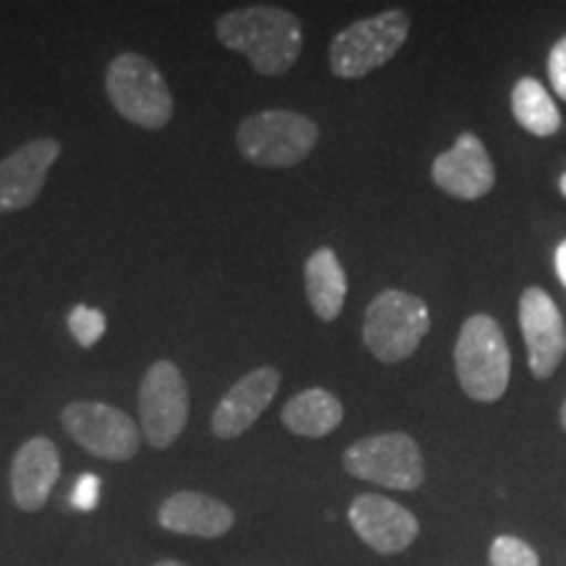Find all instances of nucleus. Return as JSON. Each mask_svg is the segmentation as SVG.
Returning <instances> with one entry per match:
<instances>
[{"label": "nucleus", "instance_id": "nucleus-6", "mask_svg": "<svg viewBox=\"0 0 566 566\" xmlns=\"http://www.w3.org/2000/svg\"><path fill=\"white\" fill-rule=\"evenodd\" d=\"M430 331L428 304L399 289H388L370 302L365 313L363 338L375 359L396 365L412 357Z\"/></svg>", "mask_w": 566, "mask_h": 566}, {"label": "nucleus", "instance_id": "nucleus-12", "mask_svg": "<svg viewBox=\"0 0 566 566\" xmlns=\"http://www.w3.org/2000/svg\"><path fill=\"white\" fill-rule=\"evenodd\" d=\"M59 158V139L40 137L0 160V212H19L34 205Z\"/></svg>", "mask_w": 566, "mask_h": 566}, {"label": "nucleus", "instance_id": "nucleus-21", "mask_svg": "<svg viewBox=\"0 0 566 566\" xmlns=\"http://www.w3.org/2000/svg\"><path fill=\"white\" fill-rule=\"evenodd\" d=\"M69 331L76 338V344L95 346L105 334V315L101 310H92L87 304L71 310L69 315Z\"/></svg>", "mask_w": 566, "mask_h": 566}, {"label": "nucleus", "instance_id": "nucleus-10", "mask_svg": "<svg viewBox=\"0 0 566 566\" xmlns=\"http://www.w3.org/2000/svg\"><path fill=\"white\" fill-rule=\"evenodd\" d=\"M349 525L365 546L384 556L401 554L420 535V522L409 509L375 493H363L352 501Z\"/></svg>", "mask_w": 566, "mask_h": 566}, {"label": "nucleus", "instance_id": "nucleus-2", "mask_svg": "<svg viewBox=\"0 0 566 566\" xmlns=\"http://www.w3.org/2000/svg\"><path fill=\"white\" fill-rule=\"evenodd\" d=\"M105 92L116 113L142 129H163L174 116L166 76L142 53H118L105 71Z\"/></svg>", "mask_w": 566, "mask_h": 566}, {"label": "nucleus", "instance_id": "nucleus-11", "mask_svg": "<svg viewBox=\"0 0 566 566\" xmlns=\"http://www.w3.org/2000/svg\"><path fill=\"white\" fill-rule=\"evenodd\" d=\"M520 325L527 342L530 370L535 378L546 380L556 373L566 354V323L548 292L527 289L520 300Z\"/></svg>", "mask_w": 566, "mask_h": 566}, {"label": "nucleus", "instance_id": "nucleus-1", "mask_svg": "<svg viewBox=\"0 0 566 566\" xmlns=\"http://www.w3.org/2000/svg\"><path fill=\"white\" fill-rule=\"evenodd\" d=\"M218 40L250 59L263 76H281L300 61L304 48L302 21L279 6H250L223 13L216 24Z\"/></svg>", "mask_w": 566, "mask_h": 566}, {"label": "nucleus", "instance_id": "nucleus-25", "mask_svg": "<svg viewBox=\"0 0 566 566\" xmlns=\"http://www.w3.org/2000/svg\"><path fill=\"white\" fill-rule=\"evenodd\" d=\"M153 566H189V564L176 562V558H160V562H155Z\"/></svg>", "mask_w": 566, "mask_h": 566}, {"label": "nucleus", "instance_id": "nucleus-16", "mask_svg": "<svg viewBox=\"0 0 566 566\" xmlns=\"http://www.w3.org/2000/svg\"><path fill=\"white\" fill-rule=\"evenodd\" d=\"M233 522H237V514L229 504L200 491H176L158 509V525L163 530L176 535L205 537V541L223 537L233 527Z\"/></svg>", "mask_w": 566, "mask_h": 566}, {"label": "nucleus", "instance_id": "nucleus-3", "mask_svg": "<svg viewBox=\"0 0 566 566\" xmlns=\"http://www.w3.org/2000/svg\"><path fill=\"white\" fill-rule=\"evenodd\" d=\"M457 378L462 391L475 401H499L509 388L512 354L504 331L488 315H472L462 325L454 349Z\"/></svg>", "mask_w": 566, "mask_h": 566}, {"label": "nucleus", "instance_id": "nucleus-13", "mask_svg": "<svg viewBox=\"0 0 566 566\" xmlns=\"http://www.w3.org/2000/svg\"><path fill=\"white\" fill-rule=\"evenodd\" d=\"M279 386L281 373L271 365L258 367V370L242 375V378L229 388V394L218 401L216 412H212V436L221 438V441H231V438L247 433V430L260 420V415L271 407Z\"/></svg>", "mask_w": 566, "mask_h": 566}, {"label": "nucleus", "instance_id": "nucleus-27", "mask_svg": "<svg viewBox=\"0 0 566 566\" xmlns=\"http://www.w3.org/2000/svg\"><path fill=\"white\" fill-rule=\"evenodd\" d=\"M558 417H562V424H564V430H566V401H564V407H562V415H558Z\"/></svg>", "mask_w": 566, "mask_h": 566}, {"label": "nucleus", "instance_id": "nucleus-15", "mask_svg": "<svg viewBox=\"0 0 566 566\" xmlns=\"http://www.w3.org/2000/svg\"><path fill=\"white\" fill-rule=\"evenodd\" d=\"M433 181L457 200H480L493 189L495 168L488 150L475 134H462L451 150L441 153L433 163Z\"/></svg>", "mask_w": 566, "mask_h": 566}, {"label": "nucleus", "instance_id": "nucleus-23", "mask_svg": "<svg viewBox=\"0 0 566 566\" xmlns=\"http://www.w3.org/2000/svg\"><path fill=\"white\" fill-rule=\"evenodd\" d=\"M97 495H101V480L95 475H82V480L74 488V499H71V504L76 509H84V512H90V509L97 506Z\"/></svg>", "mask_w": 566, "mask_h": 566}, {"label": "nucleus", "instance_id": "nucleus-19", "mask_svg": "<svg viewBox=\"0 0 566 566\" xmlns=\"http://www.w3.org/2000/svg\"><path fill=\"white\" fill-rule=\"evenodd\" d=\"M512 113L516 124L535 137H551L562 129V113H558L554 97L541 82L530 80V76L514 84Z\"/></svg>", "mask_w": 566, "mask_h": 566}, {"label": "nucleus", "instance_id": "nucleus-5", "mask_svg": "<svg viewBox=\"0 0 566 566\" xmlns=\"http://www.w3.org/2000/svg\"><path fill=\"white\" fill-rule=\"evenodd\" d=\"M409 38V17L391 9L378 17L354 21L331 42L328 63L338 80H363L386 66Z\"/></svg>", "mask_w": 566, "mask_h": 566}, {"label": "nucleus", "instance_id": "nucleus-8", "mask_svg": "<svg viewBox=\"0 0 566 566\" xmlns=\"http://www.w3.org/2000/svg\"><path fill=\"white\" fill-rule=\"evenodd\" d=\"M71 441L105 462H129L142 449V428L124 409L103 401H71L61 412Z\"/></svg>", "mask_w": 566, "mask_h": 566}, {"label": "nucleus", "instance_id": "nucleus-9", "mask_svg": "<svg viewBox=\"0 0 566 566\" xmlns=\"http://www.w3.org/2000/svg\"><path fill=\"white\" fill-rule=\"evenodd\" d=\"M139 420L145 441L153 449H168L179 441L189 420V386L171 359L147 367L139 386Z\"/></svg>", "mask_w": 566, "mask_h": 566}, {"label": "nucleus", "instance_id": "nucleus-17", "mask_svg": "<svg viewBox=\"0 0 566 566\" xmlns=\"http://www.w3.org/2000/svg\"><path fill=\"white\" fill-rule=\"evenodd\" d=\"M304 289H307L310 307L323 323H334L342 315L349 283H346L344 268L331 247L310 254V260L304 263Z\"/></svg>", "mask_w": 566, "mask_h": 566}, {"label": "nucleus", "instance_id": "nucleus-24", "mask_svg": "<svg viewBox=\"0 0 566 566\" xmlns=\"http://www.w3.org/2000/svg\"><path fill=\"white\" fill-rule=\"evenodd\" d=\"M556 275H558V281L566 286V242L556 247Z\"/></svg>", "mask_w": 566, "mask_h": 566}, {"label": "nucleus", "instance_id": "nucleus-7", "mask_svg": "<svg viewBox=\"0 0 566 566\" xmlns=\"http://www.w3.org/2000/svg\"><path fill=\"white\" fill-rule=\"evenodd\" d=\"M344 470L391 491H417L424 480L422 451L407 433L370 436L352 443L344 451Z\"/></svg>", "mask_w": 566, "mask_h": 566}, {"label": "nucleus", "instance_id": "nucleus-20", "mask_svg": "<svg viewBox=\"0 0 566 566\" xmlns=\"http://www.w3.org/2000/svg\"><path fill=\"white\" fill-rule=\"evenodd\" d=\"M491 566H541V558L522 537L499 535L491 546Z\"/></svg>", "mask_w": 566, "mask_h": 566}, {"label": "nucleus", "instance_id": "nucleus-4", "mask_svg": "<svg viewBox=\"0 0 566 566\" xmlns=\"http://www.w3.org/2000/svg\"><path fill=\"white\" fill-rule=\"evenodd\" d=\"M321 129L296 111H263L244 118L237 147L244 160L263 168H292L315 150Z\"/></svg>", "mask_w": 566, "mask_h": 566}, {"label": "nucleus", "instance_id": "nucleus-26", "mask_svg": "<svg viewBox=\"0 0 566 566\" xmlns=\"http://www.w3.org/2000/svg\"><path fill=\"white\" fill-rule=\"evenodd\" d=\"M558 189H562V195L566 197V174L562 176V179H558Z\"/></svg>", "mask_w": 566, "mask_h": 566}, {"label": "nucleus", "instance_id": "nucleus-14", "mask_svg": "<svg viewBox=\"0 0 566 566\" xmlns=\"http://www.w3.org/2000/svg\"><path fill=\"white\" fill-rule=\"evenodd\" d=\"M61 478V451L51 438L34 436L13 454L9 485L11 499L21 512L34 514L45 509Z\"/></svg>", "mask_w": 566, "mask_h": 566}, {"label": "nucleus", "instance_id": "nucleus-18", "mask_svg": "<svg viewBox=\"0 0 566 566\" xmlns=\"http://www.w3.org/2000/svg\"><path fill=\"white\" fill-rule=\"evenodd\" d=\"M281 422L294 436L323 438L344 422V405L325 388H307L283 405Z\"/></svg>", "mask_w": 566, "mask_h": 566}, {"label": "nucleus", "instance_id": "nucleus-22", "mask_svg": "<svg viewBox=\"0 0 566 566\" xmlns=\"http://www.w3.org/2000/svg\"><path fill=\"white\" fill-rule=\"evenodd\" d=\"M548 80L556 95L566 101V38L558 40L548 55Z\"/></svg>", "mask_w": 566, "mask_h": 566}]
</instances>
